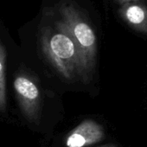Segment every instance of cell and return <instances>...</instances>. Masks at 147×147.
Listing matches in <instances>:
<instances>
[{"label":"cell","mask_w":147,"mask_h":147,"mask_svg":"<svg viewBox=\"0 0 147 147\" xmlns=\"http://www.w3.org/2000/svg\"><path fill=\"white\" fill-rule=\"evenodd\" d=\"M5 60L6 52L3 43L0 42V111H5L7 107L6 83H5Z\"/></svg>","instance_id":"obj_6"},{"label":"cell","mask_w":147,"mask_h":147,"mask_svg":"<svg viewBox=\"0 0 147 147\" xmlns=\"http://www.w3.org/2000/svg\"><path fill=\"white\" fill-rule=\"evenodd\" d=\"M121 19L134 31L147 35V6L141 3H130L119 9Z\"/></svg>","instance_id":"obj_5"},{"label":"cell","mask_w":147,"mask_h":147,"mask_svg":"<svg viewBox=\"0 0 147 147\" xmlns=\"http://www.w3.org/2000/svg\"><path fill=\"white\" fill-rule=\"evenodd\" d=\"M13 86L24 116L30 121L37 120L40 107V92L37 86L24 76H18Z\"/></svg>","instance_id":"obj_3"},{"label":"cell","mask_w":147,"mask_h":147,"mask_svg":"<svg viewBox=\"0 0 147 147\" xmlns=\"http://www.w3.org/2000/svg\"><path fill=\"white\" fill-rule=\"evenodd\" d=\"M106 137L104 127L94 119H85L69 131L66 138L67 147H85L102 141Z\"/></svg>","instance_id":"obj_4"},{"label":"cell","mask_w":147,"mask_h":147,"mask_svg":"<svg viewBox=\"0 0 147 147\" xmlns=\"http://www.w3.org/2000/svg\"><path fill=\"white\" fill-rule=\"evenodd\" d=\"M59 26L72 38L77 47L81 61V79L88 83L97 63L96 34L80 7L71 0H61L57 7Z\"/></svg>","instance_id":"obj_1"},{"label":"cell","mask_w":147,"mask_h":147,"mask_svg":"<svg viewBox=\"0 0 147 147\" xmlns=\"http://www.w3.org/2000/svg\"><path fill=\"white\" fill-rule=\"evenodd\" d=\"M40 40L43 54L64 78L72 80L76 76L81 77L77 47L57 22L54 26L42 27Z\"/></svg>","instance_id":"obj_2"},{"label":"cell","mask_w":147,"mask_h":147,"mask_svg":"<svg viewBox=\"0 0 147 147\" xmlns=\"http://www.w3.org/2000/svg\"><path fill=\"white\" fill-rule=\"evenodd\" d=\"M94 147H120V145H119V144H118L110 143V144H106L98 145V146H94Z\"/></svg>","instance_id":"obj_8"},{"label":"cell","mask_w":147,"mask_h":147,"mask_svg":"<svg viewBox=\"0 0 147 147\" xmlns=\"http://www.w3.org/2000/svg\"><path fill=\"white\" fill-rule=\"evenodd\" d=\"M140 1H143V0H115V2L120 6L130 3H139Z\"/></svg>","instance_id":"obj_7"}]
</instances>
